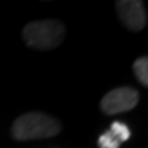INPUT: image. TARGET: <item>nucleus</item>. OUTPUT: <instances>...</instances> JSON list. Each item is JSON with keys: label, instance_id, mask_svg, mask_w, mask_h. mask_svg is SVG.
<instances>
[{"label": "nucleus", "instance_id": "5", "mask_svg": "<svg viewBox=\"0 0 148 148\" xmlns=\"http://www.w3.org/2000/svg\"><path fill=\"white\" fill-rule=\"evenodd\" d=\"M130 137V130L125 123L114 122L111 127L99 137V148H118L121 143Z\"/></svg>", "mask_w": 148, "mask_h": 148}, {"label": "nucleus", "instance_id": "4", "mask_svg": "<svg viewBox=\"0 0 148 148\" xmlns=\"http://www.w3.org/2000/svg\"><path fill=\"white\" fill-rule=\"evenodd\" d=\"M116 11L122 23L132 32H140L147 23V12L143 1L121 0L116 1Z\"/></svg>", "mask_w": 148, "mask_h": 148}, {"label": "nucleus", "instance_id": "6", "mask_svg": "<svg viewBox=\"0 0 148 148\" xmlns=\"http://www.w3.org/2000/svg\"><path fill=\"white\" fill-rule=\"evenodd\" d=\"M133 70L137 79L144 85L148 86V58L143 56V58H138L134 64H133Z\"/></svg>", "mask_w": 148, "mask_h": 148}, {"label": "nucleus", "instance_id": "1", "mask_svg": "<svg viewBox=\"0 0 148 148\" xmlns=\"http://www.w3.org/2000/svg\"><path fill=\"white\" fill-rule=\"evenodd\" d=\"M60 132V123L55 118L42 112H27L18 116L11 127V133L16 140L52 137Z\"/></svg>", "mask_w": 148, "mask_h": 148}, {"label": "nucleus", "instance_id": "3", "mask_svg": "<svg viewBox=\"0 0 148 148\" xmlns=\"http://www.w3.org/2000/svg\"><path fill=\"white\" fill-rule=\"evenodd\" d=\"M138 103V92L129 86H122L110 90L101 99V111L107 115L121 114L132 110Z\"/></svg>", "mask_w": 148, "mask_h": 148}, {"label": "nucleus", "instance_id": "2", "mask_svg": "<svg viewBox=\"0 0 148 148\" xmlns=\"http://www.w3.org/2000/svg\"><path fill=\"white\" fill-rule=\"evenodd\" d=\"M66 29L58 21H36L27 23L22 30V37L29 47L36 49H52L63 41Z\"/></svg>", "mask_w": 148, "mask_h": 148}]
</instances>
